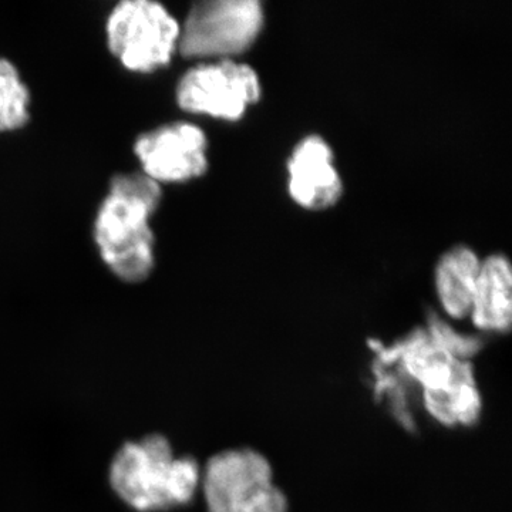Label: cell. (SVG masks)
I'll list each match as a JSON object with an SVG mask.
<instances>
[{
    "mask_svg": "<svg viewBox=\"0 0 512 512\" xmlns=\"http://www.w3.org/2000/svg\"><path fill=\"white\" fill-rule=\"evenodd\" d=\"M160 198V187L144 174L117 175L111 181L97 214L94 237L101 258L123 281H144L153 269L150 218Z\"/></svg>",
    "mask_w": 512,
    "mask_h": 512,
    "instance_id": "cell-1",
    "label": "cell"
},
{
    "mask_svg": "<svg viewBox=\"0 0 512 512\" xmlns=\"http://www.w3.org/2000/svg\"><path fill=\"white\" fill-rule=\"evenodd\" d=\"M410 376L421 383L429 412L448 426H470L481 412V397L470 363L457 355L453 333L439 318L427 332L414 333L396 349Z\"/></svg>",
    "mask_w": 512,
    "mask_h": 512,
    "instance_id": "cell-2",
    "label": "cell"
},
{
    "mask_svg": "<svg viewBox=\"0 0 512 512\" xmlns=\"http://www.w3.org/2000/svg\"><path fill=\"white\" fill-rule=\"evenodd\" d=\"M114 491L134 510L164 511L190 503L201 484L191 457H175L165 437L153 434L124 444L110 467Z\"/></svg>",
    "mask_w": 512,
    "mask_h": 512,
    "instance_id": "cell-3",
    "label": "cell"
},
{
    "mask_svg": "<svg viewBox=\"0 0 512 512\" xmlns=\"http://www.w3.org/2000/svg\"><path fill=\"white\" fill-rule=\"evenodd\" d=\"M208 512H288L271 464L251 448L227 450L210 458L201 473Z\"/></svg>",
    "mask_w": 512,
    "mask_h": 512,
    "instance_id": "cell-4",
    "label": "cell"
},
{
    "mask_svg": "<svg viewBox=\"0 0 512 512\" xmlns=\"http://www.w3.org/2000/svg\"><path fill=\"white\" fill-rule=\"evenodd\" d=\"M180 25L163 5L148 0L121 2L107 20L111 53L128 70L150 73L167 66L180 42Z\"/></svg>",
    "mask_w": 512,
    "mask_h": 512,
    "instance_id": "cell-5",
    "label": "cell"
},
{
    "mask_svg": "<svg viewBox=\"0 0 512 512\" xmlns=\"http://www.w3.org/2000/svg\"><path fill=\"white\" fill-rule=\"evenodd\" d=\"M264 25V9L256 0H212L191 9L180 33L187 57H227L244 52Z\"/></svg>",
    "mask_w": 512,
    "mask_h": 512,
    "instance_id": "cell-6",
    "label": "cell"
},
{
    "mask_svg": "<svg viewBox=\"0 0 512 512\" xmlns=\"http://www.w3.org/2000/svg\"><path fill=\"white\" fill-rule=\"evenodd\" d=\"M261 96L258 74L247 64L222 60L184 74L177 87L181 109L224 120H238Z\"/></svg>",
    "mask_w": 512,
    "mask_h": 512,
    "instance_id": "cell-7",
    "label": "cell"
},
{
    "mask_svg": "<svg viewBox=\"0 0 512 512\" xmlns=\"http://www.w3.org/2000/svg\"><path fill=\"white\" fill-rule=\"evenodd\" d=\"M136 154L154 183H181L207 170V137L194 124H170L138 138Z\"/></svg>",
    "mask_w": 512,
    "mask_h": 512,
    "instance_id": "cell-8",
    "label": "cell"
},
{
    "mask_svg": "<svg viewBox=\"0 0 512 512\" xmlns=\"http://www.w3.org/2000/svg\"><path fill=\"white\" fill-rule=\"evenodd\" d=\"M288 170L289 192L302 207L323 210L339 200L342 180L322 137L303 138L289 158Z\"/></svg>",
    "mask_w": 512,
    "mask_h": 512,
    "instance_id": "cell-9",
    "label": "cell"
},
{
    "mask_svg": "<svg viewBox=\"0 0 512 512\" xmlns=\"http://www.w3.org/2000/svg\"><path fill=\"white\" fill-rule=\"evenodd\" d=\"M478 329L507 332L512 320V274L508 259L493 255L481 262L470 312Z\"/></svg>",
    "mask_w": 512,
    "mask_h": 512,
    "instance_id": "cell-10",
    "label": "cell"
},
{
    "mask_svg": "<svg viewBox=\"0 0 512 512\" xmlns=\"http://www.w3.org/2000/svg\"><path fill=\"white\" fill-rule=\"evenodd\" d=\"M481 262L467 247L448 251L436 269V289L448 315L461 319L470 315Z\"/></svg>",
    "mask_w": 512,
    "mask_h": 512,
    "instance_id": "cell-11",
    "label": "cell"
},
{
    "mask_svg": "<svg viewBox=\"0 0 512 512\" xmlns=\"http://www.w3.org/2000/svg\"><path fill=\"white\" fill-rule=\"evenodd\" d=\"M29 90L16 67L0 59V133L25 126L29 120Z\"/></svg>",
    "mask_w": 512,
    "mask_h": 512,
    "instance_id": "cell-12",
    "label": "cell"
}]
</instances>
